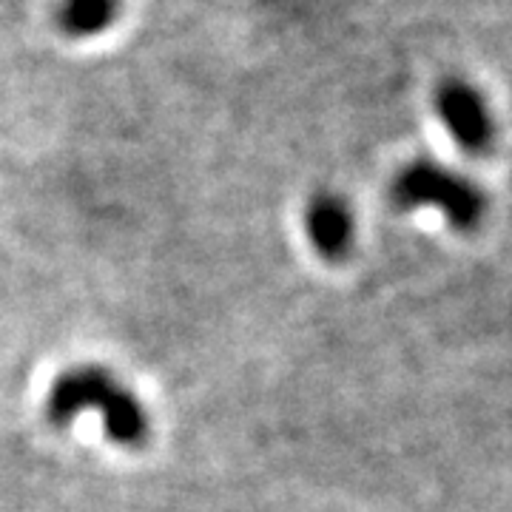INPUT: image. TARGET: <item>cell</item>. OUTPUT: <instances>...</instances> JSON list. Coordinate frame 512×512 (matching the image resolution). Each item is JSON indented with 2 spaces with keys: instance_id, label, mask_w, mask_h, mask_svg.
Wrapping results in <instances>:
<instances>
[{
  "instance_id": "3",
  "label": "cell",
  "mask_w": 512,
  "mask_h": 512,
  "mask_svg": "<svg viewBox=\"0 0 512 512\" xmlns=\"http://www.w3.org/2000/svg\"><path fill=\"white\" fill-rule=\"evenodd\" d=\"M436 111L447 134L456 140L467 154H487L495 143L493 114L484 97L464 80H447L436 92Z\"/></svg>"
},
{
  "instance_id": "2",
  "label": "cell",
  "mask_w": 512,
  "mask_h": 512,
  "mask_svg": "<svg viewBox=\"0 0 512 512\" xmlns=\"http://www.w3.org/2000/svg\"><path fill=\"white\" fill-rule=\"evenodd\" d=\"M390 202L399 211L436 208L456 231L478 228L487 211V197L473 180L433 160L404 165L390 183Z\"/></svg>"
},
{
  "instance_id": "4",
  "label": "cell",
  "mask_w": 512,
  "mask_h": 512,
  "mask_svg": "<svg viewBox=\"0 0 512 512\" xmlns=\"http://www.w3.org/2000/svg\"><path fill=\"white\" fill-rule=\"evenodd\" d=\"M305 234L311 239L313 251L322 259L328 262L348 259L356 239V220L348 200L333 191L313 194L305 205Z\"/></svg>"
},
{
  "instance_id": "1",
  "label": "cell",
  "mask_w": 512,
  "mask_h": 512,
  "mask_svg": "<svg viewBox=\"0 0 512 512\" xmlns=\"http://www.w3.org/2000/svg\"><path fill=\"white\" fill-rule=\"evenodd\" d=\"M100 413L103 430L120 447H143L151 436V416L137 393L100 365H77L57 376L43 413L49 424L69 427L80 413Z\"/></svg>"
},
{
  "instance_id": "5",
  "label": "cell",
  "mask_w": 512,
  "mask_h": 512,
  "mask_svg": "<svg viewBox=\"0 0 512 512\" xmlns=\"http://www.w3.org/2000/svg\"><path fill=\"white\" fill-rule=\"evenodd\" d=\"M117 15V0H66L60 9L63 29L74 37L97 35Z\"/></svg>"
}]
</instances>
